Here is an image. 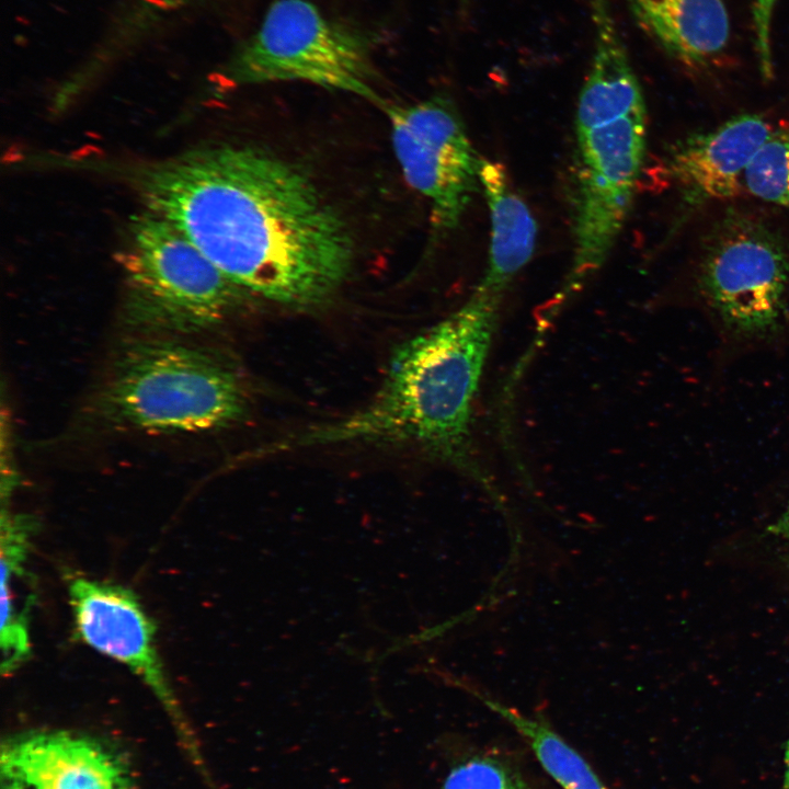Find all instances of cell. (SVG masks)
Masks as SVG:
<instances>
[{
  "mask_svg": "<svg viewBox=\"0 0 789 789\" xmlns=\"http://www.w3.org/2000/svg\"><path fill=\"white\" fill-rule=\"evenodd\" d=\"M138 186L146 210L251 295L311 309L350 275L354 244L345 220L300 168L267 151L193 150L146 168Z\"/></svg>",
  "mask_w": 789,
  "mask_h": 789,
  "instance_id": "1",
  "label": "cell"
},
{
  "mask_svg": "<svg viewBox=\"0 0 789 789\" xmlns=\"http://www.w3.org/2000/svg\"><path fill=\"white\" fill-rule=\"evenodd\" d=\"M505 293L480 279L459 308L396 347L367 403L273 443L268 453L407 446L484 481L472 453V420Z\"/></svg>",
  "mask_w": 789,
  "mask_h": 789,
  "instance_id": "2",
  "label": "cell"
},
{
  "mask_svg": "<svg viewBox=\"0 0 789 789\" xmlns=\"http://www.w3.org/2000/svg\"><path fill=\"white\" fill-rule=\"evenodd\" d=\"M595 43L574 119L572 260L552 307L604 265L625 226L643 167L647 111L607 0H592Z\"/></svg>",
  "mask_w": 789,
  "mask_h": 789,
  "instance_id": "3",
  "label": "cell"
},
{
  "mask_svg": "<svg viewBox=\"0 0 789 789\" xmlns=\"http://www.w3.org/2000/svg\"><path fill=\"white\" fill-rule=\"evenodd\" d=\"M96 402L112 425L202 433L243 421L250 397L239 368L219 352L171 336H142L118 355Z\"/></svg>",
  "mask_w": 789,
  "mask_h": 789,
  "instance_id": "4",
  "label": "cell"
},
{
  "mask_svg": "<svg viewBox=\"0 0 789 789\" xmlns=\"http://www.w3.org/2000/svg\"><path fill=\"white\" fill-rule=\"evenodd\" d=\"M125 323L144 336L199 333L229 319L251 295L164 218L133 217L119 254Z\"/></svg>",
  "mask_w": 789,
  "mask_h": 789,
  "instance_id": "5",
  "label": "cell"
},
{
  "mask_svg": "<svg viewBox=\"0 0 789 789\" xmlns=\"http://www.w3.org/2000/svg\"><path fill=\"white\" fill-rule=\"evenodd\" d=\"M235 84L301 81L380 102L366 45L307 0H277L228 68Z\"/></svg>",
  "mask_w": 789,
  "mask_h": 789,
  "instance_id": "6",
  "label": "cell"
},
{
  "mask_svg": "<svg viewBox=\"0 0 789 789\" xmlns=\"http://www.w3.org/2000/svg\"><path fill=\"white\" fill-rule=\"evenodd\" d=\"M385 111L402 174L428 202L432 229L444 237L459 226L481 190L482 158L456 106L446 96L385 106Z\"/></svg>",
  "mask_w": 789,
  "mask_h": 789,
  "instance_id": "7",
  "label": "cell"
},
{
  "mask_svg": "<svg viewBox=\"0 0 789 789\" xmlns=\"http://www.w3.org/2000/svg\"><path fill=\"white\" fill-rule=\"evenodd\" d=\"M700 283L725 327L745 336H764L779 327L784 315L789 256L763 222L728 216L710 236Z\"/></svg>",
  "mask_w": 789,
  "mask_h": 789,
  "instance_id": "8",
  "label": "cell"
},
{
  "mask_svg": "<svg viewBox=\"0 0 789 789\" xmlns=\"http://www.w3.org/2000/svg\"><path fill=\"white\" fill-rule=\"evenodd\" d=\"M70 606L79 638L127 666L155 694L187 747L190 728L167 678L156 647V627L137 595L119 585L71 578Z\"/></svg>",
  "mask_w": 789,
  "mask_h": 789,
  "instance_id": "9",
  "label": "cell"
},
{
  "mask_svg": "<svg viewBox=\"0 0 789 789\" xmlns=\"http://www.w3.org/2000/svg\"><path fill=\"white\" fill-rule=\"evenodd\" d=\"M3 789H134L121 756L90 736L34 731L1 750Z\"/></svg>",
  "mask_w": 789,
  "mask_h": 789,
  "instance_id": "10",
  "label": "cell"
},
{
  "mask_svg": "<svg viewBox=\"0 0 789 789\" xmlns=\"http://www.w3.org/2000/svg\"><path fill=\"white\" fill-rule=\"evenodd\" d=\"M773 126L744 114L679 142L670 156V173L689 203L724 199L742 190L745 171Z\"/></svg>",
  "mask_w": 789,
  "mask_h": 789,
  "instance_id": "11",
  "label": "cell"
},
{
  "mask_svg": "<svg viewBox=\"0 0 789 789\" xmlns=\"http://www.w3.org/2000/svg\"><path fill=\"white\" fill-rule=\"evenodd\" d=\"M639 27L670 57L690 68L716 62L730 39L724 0H627Z\"/></svg>",
  "mask_w": 789,
  "mask_h": 789,
  "instance_id": "12",
  "label": "cell"
},
{
  "mask_svg": "<svg viewBox=\"0 0 789 789\" xmlns=\"http://www.w3.org/2000/svg\"><path fill=\"white\" fill-rule=\"evenodd\" d=\"M34 523L2 510L1 514V673L11 674L30 654L27 616L32 602L19 590L25 581V561Z\"/></svg>",
  "mask_w": 789,
  "mask_h": 789,
  "instance_id": "13",
  "label": "cell"
},
{
  "mask_svg": "<svg viewBox=\"0 0 789 789\" xmlns=\"http://www.w3.org/2000/svg\"><path fill=\"white\" fill-rule=\"evenodd\" d=\"M484 702L526 739L540 765L562 789H609L581 754L544 721L494 700Z\"/></svg>",
  "mask_w": 789,
  "mask_h": 789,
  "instance_id": "14",
  "label": "cell"
},
{
  "mask_svg": "<svg viewBox=\"0 0 789 789\" xmlns=\"http://www.w3.org/2000/svg\"><path fill=\"white\" fill-rule=\"evenodd\" d=\"M743 185L761 199L789 207V124L773 127L750 162Z\"/></svg>",
  "mask_w": 789,
  "mask_h": 789,
  "instance_id": "15",
  "label": "cell"
},
{
  "mask_svg": "<svg viewBox=\"0 0 789 789\" xmlns=\"http://www.w3.org/2000/svg\"><path fill=\"white\" fill-rule=\"evenodd\" d=\"M443 789H536L524 777L496 758L479 756L455 766Z\"/></svg>",
  "mask_w": 789,
  "mask_h": 789,
  "instance_id": "16",
  "label": "cell"
},
{
  "mask_svg": "<svg viewBox=\"0 0 789 789\" xmlns=\"http://www.w3.org/2000/svg\"><path fill=\"white\" fill-rule=\"evenodd\" d=\"M776 1L777 0H754L753 22L755 48L759 69L765 79H770L773 76L770 26Z\"/></svg>",
  "mask_w": 789,
  "mask_h": 789,
  "instance_id": "17",
  "label": "cell"
},
{
  "mask_svg": "<svg viewBox=\"0 0 789 789\" xmlns=\"http://www.w3.org/2000/svg\"><path fill=\"white\" fill-rule=\"evenodd\" d=\"M768 533L789 540V502L780 516L768 526Z\"/></svg>",
  "mask_w": 789,
  "mask_h": 789,
  "instance_id": "18",
  "label": "cell"
},
{
  "mask_svg": "<svg viewBox=\"0 0 789 789\" xmlns=\"http://www.w3.org/2000/svg\"><path fill=\"white\" fill-rule=\"evenodd\" d=\"M148 8L157 11H171L178 10L182 7L187 5L194 0H140Z\"/></svg>",
  "mask_w": 789,
  "mask_h": 789,
  "instance_id": "19",
  "label": "cell"
},
{
  "mask_svg": "<svg viewBox=\"0 0 789 789\" xmlns=\"http://www.w3.org/2000/svg\"><path fill=\"white\" fill-rule=\"evenodd\" d=\"M785 767L782 789H789V740L785 752Z\"/></svg>",
  "mask_w": 789,
  "mask_h": 789,
  "instance_id": "20",
  "label": "cell"
}]
</instances>
